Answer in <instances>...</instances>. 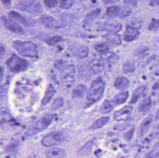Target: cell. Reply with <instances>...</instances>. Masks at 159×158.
I'll return each mask as SVG.
<instances>
[{"instance_id":"obj_1","label":"cell","mask_w":159,"mask_h":158,"mask_svg":"<svg viewBox=\"0 0 159 158\" xmlns=\"http://www.w3.org/2000/svg\"><path fill=\"white\" fill-rule=\"evenodd\" d=\"M105 88V83L102 78L94 80L87 92L85 107H89L99 101L102 96Z\"/></svg>"},{"instance_id":"obj_2","label":"cell","mask_w":159,"mask_h":158,"mask_svg":"<svg viewBox=\"0 0 159 158\" xmlns=\"http://www.w3.org/2000/svg\"><path fill=\"white\" fill-rule=\"evenodd\" d=\"M12 46L20 54L29 58H35L38 54V50L35 44L30 41H15Z\"/></svg>"},{"instance_id":"obj_3","label":"cell","mask_w":159,"mask_h":158,"mask_svg":"<svg viewBox=\"0 0 159 158\" xmlns=\"http://www.w3.org/2000/svg\"><path fill=\"white\" fill-rule=\"evenodd\" d=\"M6 64L10 71L14 73L24 71L28 66L27 61L16 55H13L8 58Z\"/></svg>"},{"instance_id":"obj_4","label":"cell","mask_w":159,"mask_h":158,"mask_svg":"<svg viewBox=\"0 0 159 158\" xmlns=\"http://www.w3.org/2000/svg\"><path fill=\"white\" fill-rule=\"evenodd\" d=\"M65 140L64 135L61 132L54 131L45 136L42 141L43 146L49 147L61 143Z\"/></svg>"},{"instance_id":"obj_5","label":"cell","mask_w":159,"mask_h":158,"mask_svg":"<svg viewBox=\"0 0 159 158\" xmlns=\"http://www.w3.org/2000/svg\"><path fill=\"white\" fill-rule=\"evenodd\" d=\"M75 71L73 65H66L61 70V79L63 84L65 86H71L75 81Z\"/></svg>"},{"instance_id":"obj_6","label":"cell","mask_w":159,"mask_h":158,"mask_svg":"<svg viewBox=\"0 0 159 158\" xmlns=\"http://www.w3.org/2000/svg\"><path fill=\"white\" fill-rule=\"evenodd\" d=\"M41 5L36 1H22L19 2V8L30 14H34L41 11Z\"/></svg>"},{"instance_id":"obj_7","label":"cell","mask_w":159,"mask_h":158,"mask_svg":"<svg viewBox=\"0 0 159 158\" xmlns=\"http://www.w3.org/2000/svg\"><path fill=\"white\" fill-rule=\"evenodd\" d=\"M133 108L130 105H127L119 110L115 111L114 114V119L117 121H126L130 117Z\"/></svg>"},{"instance_id":"obj_8","label":"cell","mask_w":159,"mask_h":158,"mask_svg":"<svg viewBox=\"0 0 159 158\" xmlns=\"http://www.w3.org/2000/svg\"><path fill=\"white\" fill-rule=\"evenodd\" d=\"M139 30L127 26L124 33L123 40L126 42H132L137 40L140 35Z\"/></svg>"},{"instance_id":"obj_9","label":"cell","mask_w":159,"mask_h":158,"mask_svg":"<svg viewBox=\"0 0 159 158\" xmlns=\"http://www.w3.org/2000/svg\"><path fill=\"white\" fill-rule=\"evenodd\" d=\"M54 119V115L48 114L43 117L41 119L38 121L35 125V130L39 131L46 129L52 123Z\"/></svg>"},{"instance_id":"obj_10","label":"cell","mask_w":159,"mask_h":158,"mask_svg":"<svg viewBox=\"0 0 159 158\" xmlns=\"http://www.w3.org/2000/svg\"><path fill=\"white\" fill-rule=\"evenodd\" d=\"M103 28L111 33H117L122 30V26L120 22L113 20L106 22L103 26Z\"/></svg>"},{"instance_id":"obj_11","label":"cell","mask_w":159,"mask_h":158,"mask_svg":"<svg viewBox=\"0 0 159 158\" xmlns=\"http://www.w3.org/2000/svg\"><path fill=\"white\" fill-rule=\"evenodd\" d=\"M45 155L47 158H64L66 156V152L61 148L52 147L46 150Z\"/></svg>"},{"instance_id":"obj_12","label":"cell","mask_w":159,"mask_h":158,"mask_svg":"<svg viewBox=\"0 0 159 158\" xmlns=\"http://www.w3.org/2000/svg\"><path fill=\"white\" fill-rule=\"evenodd\" d=\"M2 19L4 26L11 31L15 32H21L22 31V28L12 19L5 17H2Z\"/></svg>"},{"instance_id":"obj_13","label":"cell","mask_w":159,"mask_h":158,"mask_svg":"<svg viewBox=\"0 0 159 158\" xmlns=\"http://www.w3.org/2000/svg\"><path fill=\"white\" fill-rule=\"evenodd\" d=\"M41 21L45 27L49 28H60L63 26L57 19L52 17H45L42 19Z\"/></svg>"},{"instance_id":"obj_14","label":"cell","mask_w":159,"mask_h":158,"mask_svg":"<svg viewBox=\"0 0 159 158\" xmlns=\"http://www.w3.org/2000/svg\"><path fill=\"white\" fill-rule=\"evenodd\" d=\"M153 120V116L149 115L143 120L139 128V135L143 136L149 130Z\"/></svg>"},{"instance_id":"obj_15","label":"cell","mask_w":159,"mask_h":158,"mask_svg":"<svg viewBox=\"0 0 159 158\" xmlns=\"http://www.w3.org/2000/svg\"><path fill=\"white\" fill-rule=\"evenodd\" d=\"M147 89V87L145 85H142L138 87L134 92L132 97L130 101V104H135L142 96H144Z\"/></svg>"},{"instance_id":"obj_16","label":"cell","mask_w":159,"mask_h":158,"mask_svg":"<svg viewBox=\"0 0 159 158\" xmlns=\"http://www.w3.org/2000/svg\"><path fill=\"white\" fill-rule=\"evenodd\" d=\"M55 92V88L53 85L51 84H49L47 88L44 96L42 100V106H44L50 102Z\"/></svg>"},{"instance_id":"obj_17","label":"cell","mask_w":159,"mask_h":158,"mask_svg":"<svg viewBox=\"0 0 159 158\" xmlns=\"http://www.w3.org/2000/svg\"><path fill=\"white\" fill-rule=\"evenodd\" d=\"M129 79L125 77H118L116 79L114 86L118 90H123L127 89L129 85Z\"/></svg>"},{"instance_id":"obj_18","label":"cell","mask_w":159,"mask_h":158,"mask_svg":"<svg viewBox=\"0 0 159 158\" xmlns=\"http://www.w3.org/2000/svg\"><path fill=\"white\" fill-rule=\"evenodd\" d=\"M104 67L103 62L100 59H93L89 63L90 68L94 73H98L102 71Z\"/></svg>"},{"instance_id":"obj_19","label":"cell","mask_w":159,"mask_h":158,"mask_svg":"<svg viewBox=\"0 0 159 158\" xmlns=\"http://www.w3.org/2000/svg\"><path fill=\"white\" fill-rule=\"evenodd\" d=\"M103 37L109 42L116 45H120L122 43L121 36L117 33H107L103 35Z\"/></svg>"},{"instance_id":"obj_20","label":"cell","mask_w":159,"mask_h":158,"mask_svg":"<svg viewBox=\"0 0 159 158\" xmlns=\"http://www.w3.org/2000/svg\"><path fill=\"white\" fill-rule=\"evenodd\" d=\"M101 58L102 59L106 60L108 63H111V64L116 63L119 59V57L117 55L111 52H107L102 53L101 54Z\"/></svg>"},{"instance_id":"obj_21","label":"cell","mask_w":159,"mask_h":158,"mask_svg":"<svg viewBox=\"0 0 159 158\" xmlns=\"http://www.w3.org/2000/svg\"><path fill=\"white\" fill-rule=\"evenodd\" d=\"M129 92L128 91H123L118 94L114 97L113 103L115 105H120L124 104L129 98Z\"/></svg>"},{"instance_id":"obj_22","label":"cell","mask_w":159,"mask_h":158,"mask_svg":"<svg viewBox=\"0 0 159 158\" xmlns=\"http://www.w3.org/2000/svg\"><path fill=\"white\" fill-rule=\"evenodd\" d=\"M87 92V88L85 85L79 84L74 90L72 93L73 98H81L85 95Z\"/></svg>"},{"instance_id":"obj_23","label":"cell","mask_w":159,"mask_h":158,"mask_svg":"<svg viewBox=\"0 0 159 158\" xmlns=\"http://www.w3.org/2000/svg\"><path fill=\"white\" fill-rule=\"evenodd\" d=\"M114 103L113 101L105 100L100 108V111L102 114H107L112 111L114 108Z\"/></svg>"},{"instance_id":"obj_24","label":"cell","mask_w":159,"mask_h":158,"mask_svg":"<svg viewBox=\"0 0 159 158\" xmlns=\"http://www.w3.org/2000/svg\"><path fill=\"white\" fill-rule=\"evenodd\" d=\"M152 105L151 97H148L142 100L139 105V110L141 112H145L148 111Z\"/></svg>"},{"instance_id":"obj_25","label":"cell","mask_w":159,"mask_h":158,"mask_svg":"<svg viewBox=\"0 0 159 158\" xmlns=\"http://www.w3.org/2000/svg\"><path fill=\"white\" fill-rule=\"evenodd\" d=\"M8 16L10 18L15 19L23 25H26V26L28 25V22L26 18L24 17L21 14L18 12L14 11H11L8 13Z\"/></svg>"},{"instance_id":"obj_26","label":"cell","mask_w":159,"mask_h":158,"mask_svg":"<svg viewBox=\"0 0 159 158\" xmlns=\"http://www.w3.org/2000/svg\"><path fill=\"white\" fill-rule=\"evenodd\" d=\"M109 118L107 117H103L100 118L94 122L92 125L90 127V129L91 130H97L104 126L108 122Z\"/></svg>"},{"instance_id":"obj_27","label":"cell","mask_w":159,"mask_h":158,"mask_svg":"<svg viewBox=\"0 0 159 158\" xmlns=\"http://www.w3.org/2000/svg\"><path fill=\"white\" fill-rule=\"evenodd\" d=\"M93 145V143L92 141H89L86 143L78 151V155L80 156H85L89 155L92 149Z\"/></svg>"},{"instance_id":"obj_28","label":"cell","mask_w":159,"mask_h":158,"mask_svg":"<svg viewBox=\"0 0 159 158\" xmlns=\"http://www.w3.org/2000/svg\"><path fill=\"white\" fill-rule=\"evenodd\" d=\"M120 7L117 6H111L106 9V15L110 18H114L118 16Z\"/></svg>"},{"instance_id":"obj_29","label":"cell","mask_w":159,"mask_h":158,"mask_svg":"<svg viewBox=\"0 0 159 158\" xmlns=\"http://www.w3.org/2000/svg\"><path fill=\"white\" fill-rule=\"evenodd\" d=\"M134 63L130 60H127L123 64L122 70L124 73H132L135 70Z\"/></svg>"},{"instance_id":"obj_30","label":"cell","mask_w":159,"mask_h":158,"mask_svg":"<svg viewBox=\"0 0 159 158\" xmlns=\"http://www.w3.org/2000/svg\"><path fill=\"white\" fill-rule=\"evenodd\" d=\"M131 13V7L127 6H125L120 7L119 13L118 16L122 18L127 17L130 15Z\"/></svg>"},{"instance_id":"obj_31","label":"cell","mask_w":159,"mask_h":158,"mask_svg":"<svg viewBox=\"0 0 159 158\" xmlns=\"http://www.w3.org/2000/svg\"><path fill=\"white\" fill-rule=\"evenodd\" d=\"M89 48L85 45L80 46L77 50V55L80 58H86L89 55Z\"/></svg>"},{"instance_id":"obj_32","label":"cell","mask_w":159,"mask_h":158,"mask_svg":"<svg viewBox=\"0 0 159 158\" xmlns=\"http://www.w3.org/2000/svg\"><path fill=\"white\" fill-rule=\"evenodd\" d=\"M101 10L100 9H96L88 14L86 16V19L89 21H92L96 19L101 13Z\"/></svg>"},{"instance_id":"obj_33","label":"cell","mask_w":159,"mask_h":158,"mask_svg":"<svg viewBox=\"0 0 159 158\" xmlns=\"http://www.w3.org/2000/svg\"><path fill=\"white\" fill-rule=\"evenodd\" d=\"M64 103V100L62 97H58L54 100V102L51 105V109H58L62 106Z\"/></svg>"},{"instance_id":"obj_34","label":"cell","mask_w":159,"mask_h":158,"mask_svg":"<svg viewBox=\"0 0 159 158\" xmlns=\"http://www.w3.org/2000/svg\"><path fill=\"white\" fill-rule=\"evenodd\" d=\"M142 25H143V22H142V20H140V19H136L132 20L130 22H129V23L128 24L127 26H129L131 28L136 29L139 30V29L142 27Z\"/></svg>"},{"instance_id":"obj_35","label":"cell","mask_w":159,"mask_h":158,"mask_svg":"<svg viewBox=\"0 0 159 158\" xmlns=\"http://www.w3.org/2000/svg\"><path fill=\"white\" fill-rule=\"evenodd\" d=\"M94 48L96 51L101 52L102 53L108 52V50H109L108 46L105 44L103 43L98 44L95 45H94Z\"/></svg>"},{"instance_id":"obj_36","label":"cell","mask_w":159,"mask_h":158,"mask_svg":"<svg viewBox=\"0 0 159 158\" xmlns=\"http://www.w3.org/2000/svg\"><path fill=\"white\" fill-rule=\"evenodd\" d=\"M62 40V37H61V36H54V37H52V38H50V39H48L46 41V43L48 44L49 45H52L57 44L58 43L61 41Z\"/></svg>"},{"instance_id":"obj_37","label":"cell","mask_w":159,"mask_h":158,"mask_svg":"<svg viewBox=\"0 0 159 158\" xmlns=\"http://www.w3.org/2000/svg\"><path fill=\"white\" fill-rule=\"evenodd\" d=\"M73 1H60V7L63 9H69L71 8L74 4Z\"/></svg>"},{"instance_id":"obj_38","label":"cell","mask_w":159,"mask_h":158,"mask_svg":"<svg viewBox=\"0 0 159 158\" xmlns=\"http://www.w3.org/2000/svg\"><path fill=\"white\" fill-rule=\"evenodd\" d=\"M66 66V63H65V61L64 60H62V59H59V60H57L55 62V64H54V66L58 70H63V69L65 67V66Z\"/></svg>"},{"instance_id":"obj_39","label":"cell","mask_w":159,"mask_h":158,"mask_svg":"<svg viewBox=\"0 0 159 158\" xmlns=\"http://www.w3.org/2000/svg\"><path fill=\"white\" fill-rule=\"evenodd\" d=\"M148 50H149V49L147 46H141L136 49L135 52H134V54H135V55H142L147 53L148 51Z\"/></svg>"},{"instance_id":"obj_40","label":"cell","mask_w":159,"mask_h":158,"mask_svg":"<svg viewBox=\"0 0 159 158\" xmlns=\"http://www.w3.org/2000/svg\"><path fill=\"white\" fill-rule=\"evenodd\" d=\"M159 28V19L152 20L148 26V29L150 31L156 30Z\"/></svg>"},{"instance_id":"obj_41","label":"cell","mask_w":159,"mask_h":158,"mask_svg":"<svg viewBox=\"0 0 159 158\" xmlns=\"http://www.w3.org/2000/svg\"><path fill=\"white\" fill-rule=\"evenodd\" d=\"M45 4L49 8H53L57 5L58 1L56 0H46L44 1Z\"/></svg>"},{"instance_id":"obj_42","label":"cell","mask_w":159,"mask_h":158,"mask_svg":"<svg viewBox=\"0 0 159 158\" xmlns=\"http://www.w3.org/2000/svg\"><path fill=\"white\" fill-rule=\"evenodd\" d=\"M134 131V130L133 129L125 133L123 136L124 139L127 141H130L133 135Z\"/></svg>"},{"instance_id":"obj_43","label":"cell","mask_w":159,"mask_h":158,"mask_svg":"<svg viewBox=\"0 0 159 158\" xmlns=\"http://www.w3.org/2000/svg\"><path fill=\"white\" fill-rule=\"evenodd\" d=\"M124 3L126 6L132 7H136L137 6V2L136 1H124Z\"/></svg>"},{"instance_id":"obj_44","label":"cell","mask_w":159,"mask_h":158,"mask_svg":"<svg viewBox=\"0 0 159 158\" xmlns=\"http://www.w3.org/2000/svg\"><path fill=\"white\" fill-rule=\"evenodd\" d=\"M149 5L151 6H159V0L158 1H151L149 2Z\"/></svg>"},{"instance_id":"obj_45","label":"cell","mask_w":159,"mask_h":158,"mask_svg":"<svg viewBox=\"0 0 159 158\" xmlns=\"http://www.w3.org/2000/svg\"><path fill=\"white\" fill-rule=\"evenodd\" d=\"M152 89L154 90H158L159 89V81L157 82H156V83L153 84Z\"/></svg>"},{"instance_id":"obj_46","label":"cell","mask_w":159,"mask_h":158,"mask_svg":"<svg viewBox=\"0 0 159 158\" xmlns=\"http://www.w3.org/2000/svg\"><path fill=\"white\" fill-rule=\"evenodd\" d=\"M105 3L108 4H111L114 3L116 2L117 1H103Z\"/></svg>"},{"instance_id":"obj_47","label":"cell","mask_w":159,"mask_h":158,"mask_svg":"<svg viewBox=\"0 0 159 158\" xmlns=\"http://www.w3.org/2000/svg\"><path fill=\"white\" fill-rule=\"evenodd\" d=\"M5 48L2 45L0 44V54L3 53L4 52Z\"/></svg>"},{"instance_id":"obj_48","label":"cell","mask_w":159,"mask_h":158,"mask_svg":"<svg viewBox=\"0 0 159 158\" xmlns=\"http://www.w3.org/2000/svg\"><path fill=\"white\" fill-rule=\"evenodd\" d=\"M2 2L4 4L8 5L10 4L11 2V1H2Z\"/></svg>"},{"instance_id":"obj_49","label":"cell","mask_w":159,"mask_h":158,"mask_svg":"<svg viewBox=\"0 0 159 158\" xmlns=\"http://www.w3.org/2000/svg\"><path fill=\"white\" fill-rule=\"evenodd\" d=\"M3 72V68L2 67L0 66V76L2 75Z\"/></svg>"}]
</instances>
